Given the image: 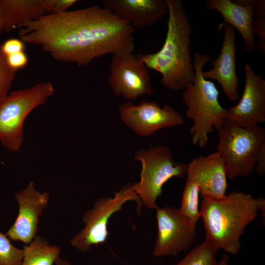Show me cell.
I'll use <instances>...</instances> for the list:
<instances>
[{"mask_svg": "<svg viewBox=\"0 0 265 265\" xmlns=\"http://www.w3.org/2000/svg\"><path fill=\"white\" fill-rule=\"evenodd\" d=\"M134 31L110 10L93 5L45 15L21 26L19 35L55 59L81 67L106 54L132 53Z\"/></svg>", "mask_w": 265, "mask_h": 265, "instance_id": "1", "label": "cell"}, {"mask_svg": "<svg viewBox=\"0 0 265 265\" xmlns=\"http://www.w3.org/2000/svg\"><path fill=\"white\" fill-rule=\"evenodd\" d=\"M168 9L167 30L163 46L158 52L138 54L147 68L161 75V83L169 90L183 91L194 76L190 55L193 26L181 1L165 0Z\"/></svg>", "mask_w": 265, "mask_h": 265, "instance_id": "2", "label": "cell"}, {"mask_svg": "<svg viewBox=\"0 0 265 265\" xmlns=\"http://www.w3.org/2000/svg\"><path fill=\"white\" fill-rule=\"evenodd\" d=\"M200 211L206 238L218 249L236 255L241 248L240 238L259 212L265 214L263 197L233 191L221 199L201 196Z\"/></svg>", "mask_w": 265, "mask_h": 265, "instance_id": "3", "label": "cell"}, {"mask_svg": "<svg viewBox=\"0 0 265 265\" xmlns=\"http://www.w3.org/2000/svg\"><path fill=\"white\" fill-rule=\"evenodd\" d=\"M210 61L211 57L208 54L195 53L194 79L183 92V100L187 107L186 117L193 121L190 129L192 142L200 147L207 144L210 133L222 127L227 113V109L219 102V93L215 84L202 75L204 66Z\"/></svg>", "mask_w": 265, "mask_h": 265, "instance_id": "4", "label": "cell"}, {"mask_svg": "<svg viewBox=\"0 0 265 265\" xmlns=\"http://www.w3.org/2000/svg\"><path fill=\"white\" fill-rule=\"evenodd\" d=\"M217 152L224 161L227 178L245 177L255 169L265 129L260 125L244 127L226 120L218 131Z\"/></svg>", "mask_w": 265, "mask_h": 265, "instance_id": "5", "label": "cell"}, {"mask_svg": "<svg viewBox=\"0 0 265 265\" xmlns=\"http://www.w3.org/2000/svg\"><path fill=\"white\" fill-rule=\"evenodd\" d=\"M54 92L50 81L11 92L0 102V141L8 150L18 151L23 141V126L28 115Z\"/></svg>", "mask_w": 265, "mask_h": 265, "instance_id": "6", "label": "cell"}, {"mask_svg": "<svg viewBox=\"0 0 265 265\" xmlns=\"http://www.w3.org/2000/svg\"><path fill=\"white\" fill-rule=\"evenodd\" d=\"M134 159L141 162L139 182L132 185L141 205L156 209L157 201L162 193L163 186L170 179L186 175L187 164L175 162L170 150L164 146L152 147L136 152Z\"/></svg>", "mask_w": 265, "mask_h": 265, "instance_id": "7", "label": "cell"}, {"mask_svg": "<svg viewBox=\"0 0 265 265\" xmlns=\"http://www.w3.org/2000/svg\"><path fill=\"white\" fill-rule=\"evenodd\" d=\"M133 201L140 210L141 203L133 190L131 185H128L116 192L113 197H104L98 199L92 208L86 211L82 217L84 226L70 240L72 246L81 252L89 251L93 246L105 243L108 233L107 224L111 217L121 211L127 202Z\"/></svg>", "mask_w": 265, "mask_h": 265, "instance_id": "8", "label": "cell"}, {"mask_svg": "<svg viewBox=\"0 0 265 265\" xmlns=\"http://www.w3.org/2000/svg\"><path fill=\"white\" fill-rule=\"evenodd\" d=\"M157 235L153 248L156 258L176 256L187 250L197 237L196 224L170 206L156 209Z\"/></svg>", "mask_w": 265, "mask_h": 265, "instance_id": "9", "label": "cell"}, {"mask_svg": "<svg viewBox=\"0 0 265 265\" xmlns=\"http://www.w3.org/2000/svg\"><path fill=\"white\" fill-rule=\"evenodd\" d=\"M144 63L133 53L112 55L108 83L114 93L129 101L154 93L150 74Z\"/></svg>", "mask_w": 265, "mask_h": 265, "instance_id": "10", "label": "cell"}, {"mask_svg": "<svg viewBox=\"0 0 265 265\" xmlns=\"http://www.w3.org/2000/svg\"><path fill=\"white\" fill-rule=\"evenodd\" d=\"M122 121L138 135L147 136L164 128L183 125V116L169 105L160 107L154 100H142L137 105L131 102L119 106Z\"/></svg>", "mask_w": 265, "mask_h": 265, "instance_id": "11", "label": "cell"}, {"mask_svg": "<svg viewBox=\"0 0 265 265\" xmlns=\"http://www.w3.org/2000/svg\"><path fill=\"white\" fill-rule=\"evenodd\" d=\"M18 204V213L12 226L5 234L14 241L30 243L37 236L39 217L48 206L49 195L41 192L31 181L25 189L15 195Z\"/></svg>", "mask_w": 265, "mask_h": 265, "instance_id": "12", "label": "cell"}, {"mask_svg": "<svg viewBox=\"0 0 265 265\" xmlns=\"http://www.w3.org/2000/svg\"><path fill=\"white\" fill-rule=\"evenodd\" d=\"M245 81L241 99L227 109L226 120L238 126L248 127L265 122V80L256 74L246 63Z\"/></svg>", "mask_w": 265, "mask_h": 265, "instance_id": "13", "label": "cell"}, {"mask_svg": "<svg viewBox=\"0 0 265 265\" xmlns=\"http://www.w3.org/2000/svg\"><path fill=\"white\" fill-rule=\"evenodd\" d=\"M186 176L187 180L198 186L201 196L215 199L226 196V166L217 152L193 159L187 164Z\"/></svg>", "mask_w": 265, "mask_h": 265, "instance_id": "14", "label": "cell"}, {"mask_svg": "<svg viewBox=\"0 0 265 265\" xmlns=\"http://www.w3.org/2000/svg\"><path fill=\"white\" fill-rule=\"evenodd\" d=\"M222 27H224V39L220 54L215 60L210 61L213 65L212 68L209 71H203L202 75L205 79L217 81L227 97L231 101H236L239 99L238 91L239 80L236 63V29L229 25Z\"/></svg>", "mask_w": 265, "mask_h": 265, "instance_id": "15", "label": "cell"}, {"mask_svg": "<svg viewBox=\"0 0 265 265\" xmlns=\"http://www.w3.org/2000/svg\"><path fill=\"white\" fill-rule=\"evenodd\" d=\"M102 3L134 29L153 25L168 14L165 0H103Z\"/></svg>", "mask_w": 265, "mask_h": 265, "instance_id": "16", "label": "cell"}, {"mask_svg": "<svg viewBox=\"0 0 265 265\" xmlns=\"http://www.w3.org/2000/svg\"><path fill=\"white\" fill-rule=\"evenodd\" d=\"M256 0H209L207 7L218 11L223 21L219 27L229 25L241 35L245 50L251 53L257 49L252 29L253 11Z\"/></svg>", "mask_w": 265, "mask_h": 265, "instance_id": "17", "label": "cell"}, {"mask_svg": "<svg viewBox=\"0 0 265 265\" xmlns=\"http://www.w3.org/2000/svg\"><path fill=\"white\" fill-rule=\"evenodd\" d=\"M4 19V32L50 13L49 0H0Z\"/></svg>", "mask_w": 265, "mask_h": 265, "instance_id": "18", "label": "cell"}, {"mask_svg": "<svg viewBox=\"0 0 265 265\" xmlns=\"http://www.w3.org/2000/svg\"><path fill=\"white\" fill-rule=\"evenodd\" d=\"M23 251L21 265H53L59 257L60 248L36 236L30 243L24 246Z\"/></svg>", "mask_w": 265, "mask_h": 265, "instance_id": "19", "label": "cell"}, {"mask_svg": "<svg viewBox=\"0 0 265 265\" xmlns=\"http://www.w3.org/2000/svg\"><path fill=\"white\" fill-rule=\"evenodd\" d=\"M217 249L208 239L195 246L181 261L173 265H217Z\"/></svg>", "mask_w": 265, "mask_h": 265, "instance_id": "20", "label": "cell"}, {"mask_svg": "<svg viewBox=\"0 0 265 265\" xmlns=\"http://www.w3.org/2000/svg\"><path fill=\"white\" fill-rule=\"evenodd\" d=\"M199 193L198 186L193 182L187 180L179 209L184 216L195 224L200 217L198 208Z\"/></svg>", "mask_w": 265, "mask_h": 265, "instance_id": "21", "label": "cell"}, {"mask_svg": "<svg viewBox=\"0 0 265 265\" xmlns=\"http://www.w3.org/2000/svg\"><path fill=\"white\" fill-rule=\"evenodd\" d=\"M252 29L254 35L259 37L258 50L265 54V0H256L253 11Z\"/></svg>", "mask_w": 265, "mask_h": 265, "instance_id": "22", "label": "cell"}, {"mask_svg": "<svg viewBox=\"0 0 265 265\" xmlns=\"http://www.w3.org/2000/svg\"><path fill=\"white\" fill-rule=\"evenodd\" d=\"M23 249L12 245L8 237L0 232V265H21Z\"/></svg>", "mask_w": 265, "mask_h": 265, "instance_id": "23", "label": "cell"}, {"mask_svg": "<svg viewBox=\"0 0 265 265\" xmlns=\"http://www.w3.org/2000/svg\"><path fill=\"white\" fill-rule=\"evenodd\" d=\"M16 72L9 66L6 56L0 50V102L9 94Z\"/></svg>", "mask_w": 265, "mask_h": 265, "instance_id": "24", "label": "cell"}, {"mask_svg": "<svg viewBox=\"0 0 265 265\" xmlns=\"http://www.w3.org/2000/svg\"><path fill=\"white\" fill-rule=\"evenodd\" d=\"M25 43L21 39L10 38L0 46L2 53L7 56L10 54L24 51Z\"/></svg>", "mask_w": 265, "mask_h": 265, "instance_id": "25", "label": "cell"}, {"mask_svg": "<svg viewBox=\"0 0 265 265\" xmlns=\"http://www.w3.org/2000/svg\"><path fill=\"white\" fill-rule=\"evenodd\" d=\"M6 59L9 66L17 72L25 67L28 62L27 56L24 51L8 55Z\"/></svg>", "mask_w": 265, "mask_h": 265, "instance_id": "26", "label": "cell"}, {"mask_svg": "<svg viewBox=\"0 0 265 265\" xmlns=\"http://www.w3.org/2000/svg\"><path fill=\"white\" fill-rule=\"evenodd\" d=\"M77 2V0H50L51 13L67 11L68 9Z\"/></svg>", "mask_w": 265, "mask_h": 265, "instance_id": "27", "label": "cell"}, {"mask_svg": "<svg viewBox=\"0 0 265 265\" xmlns=\"http://www.w3.org/2000/svg\"><path fill=\"white\" fill-rule=\"evenodd\" d=\"M255 168L259 176L265 173V143L261 146L259 150Z\"/></svg>", "mask_w": 265, "mask_h": 265, "instance_id": "28", "label": "cell"}, {"mask_svg": "<svg viewBox=\"0 0 265 265\" xmlns=\"http://www.w3.org/2000/svg\"><path fill=\"white\" fill-rule=\"evenodd\" d=\"M229 257L227 255H224L220 260L218 262L217 265H228Z\"/></svg>", "mask_w": 265, "mask_h": 265, "instance_id": "29", "label": "cell"}, {"mask_svg": "<svg viewBox=\"0 0 265 265\" xmlns=\"http://www.w3.org/2000/svg\"><path fill=\"white\" fill-rule=\"evenodd\" d=\"M55 265H71V264L67 260L62 259L60 257L56 260Z\"/></svg>", "mask_w": 265, "mask_h": 265, "instance_id": "30", "label": "cell"}, {"mask_svg": "<svg viewBox=\"0 0 265 265\" xmlns=\"http://www.w3.org/2000/svg\"><path fill=\"white\" fill-rule=\"evenodd\" d=\"M4 31V19L2 11L0 8V34Z\"/></svg>", "mask_w": 265, "mask_h": 265, "instance_id": "31", "label": "cell"}]
</instances>
